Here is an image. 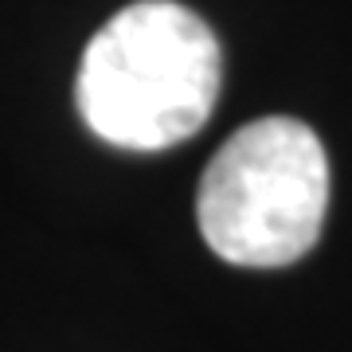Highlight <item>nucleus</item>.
Returning <instances> with one entry per match:
<instances>
[{
	"mask_svg": "<svg viewBox=\"0 0 352 352\" xmlns=\"http://www.w3.org/2000/svg\"><path fill=\"white\" fill-rule=\"evenodd\" d=\"M219 78V39L200 16L176 0H138L87 43L75 102L106 145L161 153L204 129Z\"/></svg>",
	"mask_w": 352,
	"mask_h": 352,
	"instance_id": "f257e3e1",
	"label": "nucleus"
},
{
	"mask_svg": "<svg viewBox=\"0 0 352 352\" xmlns=\"http://www.w3.org/2000/svg\"><path fill=\"white\" fill-rule=\"evenodd\" d=\"M329 208V157L298 118H258L219 145L200 176V235L223 263L274 270L314 251Z\"/></svg>",
	"mask_w": 352,
	"mask_h": 352,
	"instance_id": "f03ea898",
	"label": "nucleus"
}]
</instances>
